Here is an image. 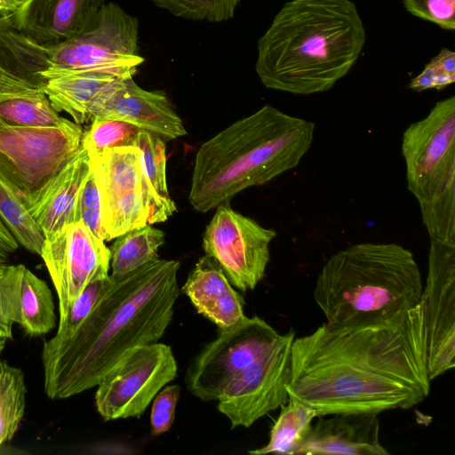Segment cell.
<instances>
[{
	"mask_svg": "<svg viewBox=\"0 0 455 455\" xmlns=\"http://www.w3.org/2000/svg\"><path fill=\"white\" fill-rule=\"evenodd\" d=\"M26 385L20 369L0 361V448L12 439L23 419Z\"/></svg>",
	"mask_w": 455,
	"mask_h": 455,
	"instance_id": "83f0119b",
	"label": "cell"
},
{
	"mask_svg": "<svg viewBox=\"0 0 455 455\" xmlns=\"http://www.w3.org/2000/svg\"><path fill=\"white\" fill-rule=\"evenodd\" d=\"M317 417V412L311 407L289 398L281 406L280 414L270 430L268 443L248 452L251 455L299 454L310 434L312 422Z\"/></svg>",
	"mask_w": 455,
	"mask_h": 455,
	"instance_id": "cb8c5ba5",
	"label": "cell"
},
{
	"mask_svg": "<svg viewBox=\"0 0 455 455\" xmlns=\"http://www.w3.org/2000/svg\"><path fill=\"white\" fill-rule=\"evenodd\" d=\"M197 313L219 329L245 316L242 296L232 287L221 267L207 255L199 259L182 287Z\"/></svg>",
	"mask_w": 455,
	"mask_h": 455,
	"instance_id": "44dd1931",
	"label": "cell"
},
{
	"mask_svg": "<svg viewBox=\"0 0 455 455\" xmlns=\"http://www.w3.org/2000/svg\"><path fill=\"white\" fill-rule=\"evenodd\" d=\"M164 243V232L150 224L117 236L109 247L111 274H125L159 259Z\"/></svg>",
	"mask_w": 455,
	"mask_h": 455,
	"instance_id": "484cf974",
	"label": "cell"
},
{
	"mask_svg": "<svg viewBox=\"0 0 455 455\" xmlns=\"http://www.w3.org/2000/svg\"><path fill=\"white\" fill-rule=\"evenodd\" d=\"M422 290L420 270L409 249L395 243H360L327 259L313 297L326 323H345L413 308Z\"/></svg>",
	"mask_w": 455,
	"mask_h": 455,
	"instance_id": "5b68a950",
	"label": "cell"
},
{
	"mask_svg": "<svg viewBox=\"0 0 455 455\" xmlns=\"http://www.w3.org/2000/svg\"><path fill=\"white\" fill-rule=\"evenodd\" d=\"M455 82V52L443 48L409 84L417 92L435 89L441 91Z\"/></svg>",
	"mask_w": 455,
	"mask_h": 455,
	"instance_id": "d6a6232c",
	"label": "cell"
},
{
	"mask_svg": "<svg viewBox=\"0 0 455 455\" xmlns=\"http://www.w3.org/2000/svg\"><path fill=\"white\" fill-rule=\"evenodd\" d=\"M0 117L12 124L23 126H52L63 118L44 92L0 101Z\"/></svg>",
	"mask_w": 455,
	"mask_h": 455,
	"instance_id": "f1b7e54d",
	"label": "cell"
},
{
	"mask_svg": "<svg viewBox=\"0 0 455 455\" xmlns=\"http://www.w3.org/2000/svg\"><path fill=\"white\" fill-rule=\"evenodd\" d=\"M133 146L140 150L141 171L149 197L148 224L164 222L176 211L167 187L164 140L141 130Z\"/></svg>",
	"mask_w": 455,
	"mask_h": 455,
	"instance_id": "603a6c76",
	"label": "cell"
},
{
	"mask_svg": "<svg viewBox=\"0 0 455 455\" xmlns=\"http://www.w3.org/2000/svg\"><path fill=\"white\" fill-rule=\"evenodd\" d=\"M180 393V386L170 385L155 396L150 414L151 431L154 435H162L172 427Z\"/></svg>",
	"mask_w": 455,
	"mask_h": 455,
	"instance_id": "8d00e7d4",
	"label": "cell"
},
{
	"mask_svg": "<svg viewBox=\"0 0 455 455\" xmlns=\"http://www.w3.org/2000/svg\"><path fill=\"white\" fill-rule=\"evenodd\" d=\"M178 18L206 22L231 20L242 0H150Z\"/></svg>",
	"mask_w": 455,
	"mask_h": 455,
	"instance_id": "4dcf8cb0",
	"label": "cell"
},
{
	"mask_svg": "<svg viewBox=\"0 0 455 455\" xmlns=\"http://www.w3.org/2000/svg\"><path fill=\"white\" fill-rule=\"evenodd\" d=\"M91 123L82 138V146L90 156L106 149L133 146L141 131L139 127L121 120L96 118Z\"/></svg>",
	"mask_w": 455,
	"mask_h": 455,
	"instance_id": "f546056e",
	"label": "cell"
},
{
	"mask_svg": "<svg viewBox=\"0 0 455 455\" xmlns=\"http://www.w3.org/2000/svg\"><path fill=\"white\" fill-rule=\"evenodd\" d=\"M49 67L46 47L21 33L11 12L0 14V101L43 92Z\"/></svg>",
	"mask_w": 455,
	"mask_h": 455,
	"instance_id": "d6986e66",
	"label": "cell"
},
{
	"mask_svg": "<svg viewBox=\"0 0 455 455\" xmlns=\"http://www.w3.org/2000/svg\"><path fill=\"white\" fill-rule=\"evenodd\" d=\"M0 219L19 244L40 255L44 235L23 200L22 193L0 172Z\"/></svg>",
	"mask_w": 455,
	"mask_h": 455,
	"instance_id": "4316f807",
	"label": "cell"
},
{
	"mask_svg": "<svg viewBox=\"0 0 455 455\" xmlns=\"http://www.w3.org/2000/svg\"><path fill=\"white\" fill-rule=\"evenodd\" d=\"M5 339L0 338V354L2 353L3 349L4 348L5 345Z\"/></svg>",
	"mask_w": 455,
	"mask_h": 455,
	"instance_id": "ab89813d",
	"label": "cell"
},
{
	"mask_svg": "<svg viewBox=\"0 0 455 455\" xmlns=\"http://www.w3.org/2000/svg\"><path fill=\"white\" fill-rule=\"evenodd\" d=\"M119 79L97 73H64L45 79L42 90L57 112H66L81 125L93 120Z\"/></svg>",
	"mask_w": 455,
	"mask_h": 455,
	"instance_id": "7402d4cb",
	"label": "cell"
},
{
	"mask_svg": "<svg viewBox=\"0 0 455 455\" xmlns=\"http://www.w3.org/2000/svg\"><path fill=\"white\" fill-rule=\"evenodd\" d=\"M180 267L178 260L159 258L131 272L108 275L75 333L44 343L47 396L65 399L97 387L126 351L157 342L174 315Z\"/></svg>",
	"mask_w": 455,
	"mask_h": 455,
	"instance_id": "7a4b0ae2",
	"label": "cell"
},
{
	"mask_svg": "<svg viewBox=\"0 0 455 455\" xmlns=\"http://www.w3.org/2000/svg\"><path fill=\"white\" fill-rule=\"evenodd\" d=\"M115 119L132 124L164 140L187 134L182 120L166 95L160 91H147L133 77L117 81L93 119Z\"/></svg>",
	"mask_w": 455,
	"mask_h": 455,
	"instance_id": "2e32d148",
	"label": "cell"
},
{
	"mask_svg": "<svg viewBox=\"0 0 455 455\" xmlns=\"http://www.w3.org/2000/svg\"><path fill=\"white\" fill-rule=\"evenodd\" d=\"M18 6L14 0H0V14L12 12Z\"/></svg>",
	"mask_w": 455,
	"mask_h": 455,
	"instance_id": "f35d334b",
	"label": "cell"
},
{
	"mask_svg": "<svg viewBox=\"0 0 455 455\" xmlns=\"http://www.w3.org/2000/svg\"><path fill=\"white\" fill-rule=\"evenodd\" d=\"M18 247V242L0 219V262H6Z\"/></svg>",
	"mask_w": 455,
	"mask_h": 455,
	"instance_id": "74e56055",
	"label": "cell"
},
{
	"mask_svg": "<svg viewBox=\"0 0 455 455\" xmlns=\"http://www.w3.org/2000/svg\"><path fill=\"white\" fill-rule=\"evenodd\" d=\"M217 210L203 235L205 255L217 263L235 287L253 290L265 276L275 230L231 209Z\"/></svg>",
	"mask_w": 455,
	"mask_h": 455,
	"instance_id": "7c38bea8",
	"label": "cell"
},
{
	"mask_svg": "<svg viewBox=\"0 0 455 455\" xmlns=\"http://www.w3.org/2000/svg\"><path fill=\"white\" fill-rule=\"evenodd\" d=\"M19 324L30 336L51 331L56 324L55 305L48 284L25 267L20 294Z\"/></svg>",
	"mask_w": 455,
	"mask_h": 455,
	"instance_id": "d4e9b609",
	"label": "cell"
},
{
	"mask_svg": "<svg viewBox=\"0 0 455 455\" xmlns=\"http://www.w3.org/2000/svg\"><path fill=\"white\" fill-rule=\"evenodd\" d=\"M294 339L292 329L280 334L225 387L217 400L218 410L228 418L232 428L249 427L288 402L287 384Z\"/></svg>",
	"mask_w": 455,
	"mask_h": 455,
	"instance_id": "30bf717a",
	"label": "cell"
},
{
	"mask_svg": "<svg viewBox=\"0 0 455 455\" xmlns=\"http://www.w3.org/2000/svg\"><path fill=\"white\" fill-rule=\"evenodd\" d=\"M280 336L270 324L254 315L219 329V335L190 362L185 382L202 401H217L228 383Z\"/></svg>",
	"mask_w": 455,
	"mask_h": 455,
	"instance_id": "8fae6325",
	"label": "cell"
},
{
	"mask_svg": "<svg viewBox=\"0 0 455 455\" xmlns=\"http://www.w3.org/2000/svg\"><path fill=\"white\" fill-rule=\"evenodd\" d=\"M24 0H14V2L20 5Z\"/></svg>",
	"mask_w": 455,
	"mask_h": 455,
	"instance_id": "60d3db41",
	"label": "cell"
},
{
	"mask_svg": "<svg viewBox=\"0 0 455 455\" xmlns=\"http://www.w3.org/2000/svg\"><path fill=\"white\" fill-rule=\"evenodd\" d=\"M313 122L267 104L197 150L188 200L206 212L294 169L314 140Z\"/></svg>",
	"mask_w": 455,
	"mask_h": 455,
	"instance_id": "277c9868",
	"label": "cell"
},
{
	"mask_svg": "<svg viewBox=\"0 0 455 455\" xmlns=\"http://www.w3.org/2000/svg\"><path fill=\"white\" fill-rule=\"evenodd\" d=\"M40 256L58 295L60 320L89 283L109 275V248L82 221L44 238Z\"/></svg>",
	"mask_w": 455,
	"mask_h": 455,
	"instance_id": "5bb4252c",
	"label": "cell"
},
{
	"mask_svg": "<svg viewBox=\"0 0 455 455\" xmlns=\"http://www.w3.org/2000/svg\"><path fill=\"white\" fill-rule=\"evenodd\" d=\"M91 171L90 156L81 146L59 172L37 189L23 196L24 203L44 238L76 222L78 196Z\"/></svg>",
	"mask_w": 455,
	"mask_h": 455,
	"instance_id": "e0dca14e",
	"label": "cell"
},
{
	"mask_svg": "<svg viewBox=\"0 0 455 455\" xmlns=\"http://www.w3.org/2000/svg\"><path fill=\"white\" fill-rule=\"evenodd\" d=\"M49 68L44 80L64 73H97L133 77L144 62L140 53L139 21L115 3L105 4L75 36L45 46Z\"/></svg>",
	"mask_w": 455,
	"mask_h": 455,
	"instance_id": "52a82bcc",
	"label": "cell"
},
{
	"mask_svg": "<svg viewBox=\"0 0 455 455\" xmlns=\"http://www.w3.org/2000/svg\"><path fill=\"white\" fill-rule=\"evenodd\" d=\"M25 266L0 262V338H12V325L19 323L20 286Z\"/></svg>",
	"mask_w": 455,
	"mask_h": 455,
	"instance_id": "1f68e13d",
	"label": "cell"
},
{
	"mask_svg": "<svg viewBox=\"0 0 455 455\" xmlns=\"http://www.w3.org/2000/svg\"><path fill=\"white\" fill-rule=\"evenodd\" d=\"M105 0H24L11 12L14 25L44 46L59 44L80 33Z\"/></svg>",
	"mask_w": 455,
	"mask_h": 455,
	"instance_id": "ac0fdd59",
	"label": "cell"
},
{
	"mask_svg": "<svg viewBox=\"0 0 455 455\" xmlns=\"http://www.w3.org/2000/svg\"><path fill=\"white\" fill-rule=\"evenodd\" d=\"M403 3L413 16L445 30L455 29V0H403Z\"/></svg>",
	"mask_w": 455,
	"mask_h": 455,
	"instance_id": "d590c367",
	"label": "cell"
},
{
	"mask_svg": "<svg viewBox=\"0 0 455 455\" xmlns=\"http://www.w3.org/2000/svg\"><path fill=\"white\" fill-rule=\"evenodd\" d=\"M365 40L351 0H290L258 41L255 71L268 89L321 93L351 70Z\"/></svg>",
	"mask_w": 455,
	"mask_h": 455,
	"instance_id": "3957f363",
	"label": "cell"
},
{
	"mask_svg": "<svg viewBox=\"0 0 455 455\" xmlns=\"http://www.w3.org/2000/svg\"><path fill=\"white\" fill-rule=\"evenodd\" d=\"M320 416L299 450L301 455H389L379 439L376 413H338Z\"/></svg>",
	"mask_w": 455,
	"mask_h": 455,
	"instance_id": "ffe728a7",
	"label": "cell"
},
{
	"mask_svg": "<svg viewBox=\"0 0 455 455\" xmlns=\"http://www.w3.org/2000/svg\"><path fill=\"white\" fill-rule=\"evenodd\" d=\"M177 373L169 345L157 341L131 348L98 384L97 411L106 421L139 417Z\"/></svg>",
	"mask_w": 455,
	"mask_h": 455,
	"instance_id": "9c48e42d",
	"label": "cell"
},
{
	"mask_svg": "<svg viewBox=\"0 0 455 455\" xmlns=\"http://www.w3.org/2000/svg\"><path fill=\"white\" fill-rule=\"evenodd\" d=\"M90 158L100 191L107 242L148 224L149 197L139 148H114Z\"/></svg>",
	"mask_w": 455,
	"mask_h": 455,
	"instance_id": "4fadbf2b",
	"label": "cell"
},
{
	"mask_svg": "<svg viewBox=\"0 0 455 455\" xmlns=\"http://www.w3.org/2000/svg\"><path fill=\"white\" fill-rule=\"evenodd\" d=\"M76 220V222L82 221L94 235L107 242L100 191L92 171L78 196Z\"/></svg>",
	"mask_w": 455,
	"mask_h": 455,
	"instance_id": "e575fe53",
	"label": "cell"
},
{
	"mask_svg": "<svg viewBox=\"0 0 455 455\" xmlns=\"http://www.w3.org/2000/svg\"><path fill=\"white\" fill-rule=\"evenodd\" d=\"M430 380L455 366V243L430 239L428 270L419 301Z\"/></svg>",
	"mask_w": 455,
	"mask_h": 455,
	"instance_id": "9a60e30c",
	"label": "cell"
},
{
	"mask_svg": "<svg viewBox=\"0 0 455 455\" xmlns=\"http://www.w3.org/2000/svg\"><path fill=\"white\" fill-rule=\"evenodd\" d=\"M80 124L62 118L52 126L12 124L0 117V172L22 195L37 189L82 146Z\"/></svg>",
	"mask_w": 455,
	"mask_h": 455,
	"instance_id": "ba28073f",
	"label": "cell"
},
{
	"mask_svg": "<svg viewBox=\"0 0 455 455\" xmlns=\"http://www.w3.org/2000/svg\"><path fill=\"white\" fill-rule=\"evenodd\" d=\"M420 304L390 315L325 323L294 339L289 398L318 417L410 409L430 392Z\"/></svg>",
	"mask_w": 455,
	"mask_h": 455,
	"instance_id": "6da1fadb",
	"label": "cell"
},
{
	"mask_svg": "<svg viewBox=\"0 0 455 455\" xmlns=\"http://www.w3.org/2000/svg\"><path fill=\"white\" fill-rule=\"evenodd\" d=\"M107 277L92 282L76 297L66 316L60 320L57 332L54 335L55 338L67 339L75 333L97 303L105 286Z\"/></svg>",
	"mask_w": 455,
	"mask_h": 455,
	"instance_id": "836d02e7",
	"label": "cell"
},
{
	"mask_svg": "<svg viewBox=\"0 0 455 455\" xmlns=\"http://www.w3.org/2000/svg\"><path fill=\"white\" fill-rule=\"evenodd\" d=\"M408 190L430 236L455 243V97L437 101L403 132Z\"/></svg>",
	"mask_w": 455,
	"mask_h": 455,
	"instance_id": "8992f818",
	"label": "cell"
}]
</instances>
